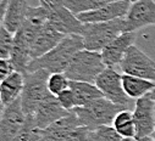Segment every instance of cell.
<instances>
[{"label": "cell", "instance_id": "4fadbf2b", "mask_svg": "<svg viewBox=\"0 0 155 141\" xmlns=\"http://www.w3.org/2000/svg\"><path fill=\"white\" fill-rule=\"evenodd\" d=\"M136 42V32H124L109 43L101 51V57L106 67L119 66L127 49Z\"/></svg>", "mask_w": 155, "mask_h": 141}, {"label": "cell", "instance_id": "e0dca14e", "mask_svg": "<svg viewBox=\"0 0 155 141\" xmlns=\"http://www.w3.org/2000/svg\"><path fill=\"white\" fill-rule=\"evenodd\" d=\"M81 123L74 114L73 111H71L67 116L60 118L59 121L54 122L50 124L48 128L42 129L44 140H50V141H62L70 131H72L74 128L80 127Z\"/></svg>", "mask_w": 155, "mask_h": 141}, {"label": "cell", "instance_id": "d590c367", "mask_svg": "<svg viewBox=\"0 0 155 141\" xmlns=\"http://www.w3.org/2000/svg\"><path fill=\"white\" fill-rule=\"evenodd\" d=\"M151 139L155 141V128H154V131H153V134H151Z\"/></svg>", "mask_w": 155, "mask_h": 141}, {"label": "cell", "instance_id": "7a4b0ae2", "mask_svg": "<svg viewBox=\"0 0 155 141\" xmlns=\"http://www.w3.org/2000/svg\"><path fill=\"white\" fill-rule=\"evenodd\" d=\"M105 67L99 51L82 49L73 55L64 73L70 80L94 83Z\"/></svg>", "mask_w": 155, "mask_h": 141}, {"label": "cell", "instance_id": "4316f807", "mask_svg": "<svg viewBox=\"0 0 155 141\" xmlns=\"http://www.w3.org/2000/svg\"><path fill=\"white\" fill-rule=\"evenodd\" d=\"M14 43V33L5 26L0 27V57H10Z\"/></svg>", "mask_w": 155, "mask_h": 141}, {"label": "cell", "instance_id": "484cf974", "mask_svg": "<svg viewBox=\"0 0 155 141\" xmlns=\"http://www.w3.org/2000/svg\"><path fill=\"white\" fill-rule=\"evenodd\" d=\"M70 79L66 77L64 72L60 73H50L48 78V90L54 96H58L60 92L70 88Z\"/></svg>", "mask_w": 155, "mask_h": 141}, {"label": "cell", "instance_id": "277c9868", "mask_svg": "<svg viewBox=\"0 0 155 141\" xmlns=\"http://www.w3.org/2000/svg\"><path fill=\"white\" fill-rule=\"evenodd\" d=\"M125 30V17L106 22L84 23L82 30L83 48L92 51H101L109 43Z\"/></svg>", "mask_w": 155, "mask_h": 141}, {"label": "cell", "instance_id": "836d02e7", "mask_svg": "<svg viewBox=\"0 0 155 141\" xmlns=\"http://www.w3.org/2000/svg\"><path fill=\"white\" fill-rule=\"evenodd\" d=\"M139 141H154V140L151 139V136H147V137H143V139H140Z\"/></svg>", "mask_w": 155, "mask_h": 141}, {"label": "cell", "instance_id": "1f68e13d", "mask_svg": "<svg viewBox=\"0 0 155 141\" xmlns=\"http://www.w3.org/2000/svg\"><path fill=\"white\" fill-rule=\"evenodd\" d=\"M4 110H5V105L3 103L2 96H0V118H2V116H3V112H4Z\"/></svg>", "mask_w": 155, "mask_h": 141}, {"label": "cell", "instance_id": "83f0119b", "mask_svg": "<svg viewBox=\"0 0 155 141\" xmlns=\"http://www.w3.org/2000/svg\"><path fill=\"white\" fill-rule=\"evenodd\" d=\"M91 136V129L84 125H80L74 128L72 131L68 133V135L62 141H89Z\"/></svg>", "mask_w": 155, "mask_h": 141}, {"label": "cell", "instance_id": "5b68a950", "mask_svg": "<svg viewBox=\"0 0 155 141\" xmlns=\"http://www.w3.org/2000/svg\"><path fill=\"white\" fill-rule=\"evenodd\" d=\"M49 72L45 69H37L25 76L23 89L21 94V105L26 116L34 114L35 110L49 95L48 78Z\"/></svg>", "mask_w": 155, "mask_h": 141}, {"label": "cell", "instance_id": "6da1fadb", "mask_svg": "<svg viewBox=\"0 0 155 141\" xmlns=\"http://www.w3.org/2000/svg\"><path fill=\"white\" fill-rule=\"evenodd\" d=\"M84 49L83 39L80 34H68L60 40L50 51L41 57L32 58L28 64V72H34L37 69H45L49 73L65 72L73 55Z\"/></svg>", "mask_w": 155, "mask_h": 141}, {"label": "cell", "instance_id": "d4e9b609", "mask_svg": "<svg viewBox=\"0 0 155 141\" xmlns=\"http://www.w3.org/2000/svg\"><path fill=\"white\" fill-rule=\"evenodd\" d=\"M122 136L111 124L99 125L91 130L89 141H120Z\"/></svg>", "mask_w": 155, "mask_h": 141}, {"label": "cell", "instance_id": "4dcf8cb0", "mask_svg": "<svg viewBox=\"0 0 155 141\" xmlns=\"http://www.w3.org/2000/svg\"><path fill=\"white\" fill-rule=\"evenodd\" d=\"M6 8H8V0H0V27L4 26Z\"/></svg>", "mask_w": 155, "mask_h": 141}, {"label": "cell", "instance_id": "8fae6325", "mask_svg": "<svg viewBox=\"0 0 155 141\" xmlns=\"http://www.w3.org/2000/svg\"><path fill=\"white\" fill-rule=\"evenodd\" d=\"M26 114L22 110L21 99H17L6 106L0 118V141H14L26 122Z\"/></svg>", "mask_w": 155, "mask_h": 141}, {"label": "cell", "instance_id": "603a6c76", "mask_svg": "<svg viewBox=\"0 0 155 141\" xmlns=\"http://www.w3.org/2000/svg\"><path fill=\"white\" fill-rule=\"evenodd\" d=\"M115 0H61V3L74 15L95 10Z\"/></svg>", "mask_w": 155, "mask_h": 141}, {"label": "cell", "instance_id": "ac0fdd59", "mask_svg": "<svg viewBox=\"0 0 155 141\" xmlns=\"http://www.w3.org/2000/svg\"><path fill=\"white\" fill-rule=\"evenodd\" d=\"M23 83H25V76L17 72V70H14L8 78H5L3 82H0V96H2L5 107L21 97Z\"/></svg>", "mask_w": 155, "mask_h": 141}, {"label": "cell", "instance_id": "3957f363", "mask_svg": "<svg viewBox=\"0 0 155 141\" xmlns=\"http://www.w3.org/2000/svg\"><path fill=\"white\" fill-rule=\"evenodd\" d=\"M125 107L116 105L106 97H99L84 106H77L72 111L78 118L81 125L88 127L91 130L105 124H112L114 118Z\"/></svg>", "mask_w": 155, "mask_h": 141}, {"label": "cell", "instance_id": "ffe728a7", "mask_svg": "<svg viewBox=\"0 0 155 141\" xmlns=\"http://www.w3.org/2000/svg\"><path fill=\"white\" fill-rule=\"evenodd\" d=\"M70 89L72 90L76 100V107L77 106H84L99 97H104L103 92L95 85V83L88 82H70Z\"/></svg>", "mask_w": 155, "mask_h": 141}, {"label": "cell", "instance_id": "5bb4252c", "mask_svg": "<svg viewBox=\"0 0 155 141\" xmlns=\"http://www.w3.org/2000/svg\"><path fill=\"white\" fill-rule=\"evenodd\" d=\"M71 111L65 110L60 105L56 96L50 94L35 110L33 118L34 123L39 129H45L54 122L59 121L60 118L67 116Z\"/></svg>", "mask_w": 155, "mask_h": 141}, {"label": "cell", "instance_id": "d6986e66", "mask_svg": "<svg viewBox=\"0 0 155 141\" xmlns=\"http://www.w3.org/2000/svg\"><path fill=\"white\" fill-rule=\"evenodd\" d=\"M28 6L29 5L27 4V0H8L4 26L11 33L15 34L22 26Z\"/></svg>", "mask_w": 155, "mask_h": 141}, {"label": "cell", "instance_id": "9c48e42d", "mask_svg": "<svg viewBox=\"0 0 155 141\" xmlns=\"http://www.w3.org/2000/svg\"><path fill=\"white\" fill-rule=\"evenodd\" d=\"M133 119L137 140L151 136L155 128V102L151 99L150 92L137 99L133 110Z\"/></svg>", "mask_w": 155, "mask_h": 141}, {"label": "cell", "instance_id": "7402d4cb", "mask_svg": "<svg viewBox=\"0 0 155 141\" xmlns=\"http://www.w3.org/2000/svg\"><path fill=\"white\" fill-rule=\"evenodd\" d=\"M114 128L122 137H136V124L133 119V112L128 108L121 110L112 122Z\"/></svg>", "mask_w": 155, "mask_h": 141}, {"label": "cell", "instance_id": "74e56055", "mask_svg": "<svg viewBox=\"0 0 155 141\" xmlns=\"http://www.w3.org/2000/svg\"><path fill=\"white\" fill-rule=\"evenodd\" d=\"M128 2L132 4V3H134V2H138V0H128Z\"/></svg>", "mask_w": 155, "mask_h": 141}, {"label": "cell", "instance_id": "44dd1931", "mask_svg": "<svg viewBox=\"0 0 155 141\" xmlns=\"http://www.w3.org/2000/svg\"><path fill=\"white\" fill-rule=\"evenodd\" d=\"M122 86L130 99L137 100V99L149 94L155 88V82L124 73L122 74Z\"/></svg>", "mask_w": 155, "mask_h": 141}, {"label": "cell", "instance_id": "cb8c5ba5", "mask_svg": "<svg viewBox=\"0 0 155 141\" xmlns=\"http://www.w3.org/2000/svg\"><path fill=\"white\" fill-rule=\"evenodd\" d=\"M14 141H44L43 131L35 125L33 114L26 117L25 125L14 139Z\"/></svg>", "mask_w": 155, "mask_h": 141}, {"label": "cell", "instance_id": "30bf717a", "mask_svg": "<svg viewBox=\"0 0 155 141\" xmlns=\"http://www.w3.org/2000/svg\"><path fill=\"white\" fill-rule=\"evenodd\" d=\"M149 26H155V2L138 0L132 3L125 16L124 32H137Z\"/></svg>", "mask_w": 155, "mask_h": 141}, {"label": "cell", "instance_id": "52a82bcc", "mask_svg": "<svg viewBox=\"0 0 155 141\" xmlns=\"http://www.w3.org/2000/svg\"><path fill=\"white\" fill-rule=\"evenodd\" d=\"M48 23L64 35L82 34L84 23H82L72 11H70L61 0H51L48 3Z\"/></svg>", "mask_w": 155, "mask_h": 141}, {"label": "cell", "instance_id": "2e32d148", "mask_svg": "<svg viewBox=\"0 0 155 141\" xmlns=\"http://www.w3.org/2000/svg\"><path fill=\"white\" fill-rule=\"evenodd\" d=\"M64 37L65 35L62 33L58 32L47 22L45 26L37 34V37L34 38L31 45V57L37 58L43 56L44 54L50 51L54 46H56Z\"/></svg>", "mask_w": 155, "mask_h": 141}, {"label": "cell", "instance_id": "f546056e", "mask_svg": "<svg viewBox=\"0 0 155 141\" xmlns=\"http://www.w3.org/2000/svg\"><path fill=\"white\" fill-rule=\"evenodd\" d=\"M15 70L9 57H0V82L8 78Z\"/></svg>", "mask_w": 155, "mask_h": 141}, {"label": "cell", "instance_id": "d6a6232c", "mask_svg": "<svg viewBox=\"0 0 155 141\" xmlns=\"http://www.w3.org/2000/svg\"><path fill=\"white\" fill-rule=\"evenodd\" d=\"M120 141H139V140H137L136 137H122Z\"/></svg>", "mask_w": 155, "mask_h": 141}, {"label": "cell", "instance_id": "8992f818", "mask_svg": "<svg viewBox=\"0 0 155 141\" xmlns=\"http://www.w3.org/2000/svg\"><path fill=\"white\" fill-rule=\"evenodd\" d=\"M119 67L125 74L155 82V61L134 44L127 49Z\"/></svg>", "mask_w": 155, "mask_h": 141}, {"label": "cell", "instance_id": "f1b7e54d", "mask_svg": "<svg viewBox=\"0 0 155 141\" xmlns=\"http://www.w3.org/2000/svg\"><path fill=\"white\" fill-rule=\"evenodd\" d=\"M58 100L60 102V105L67 111H72L76 107V100H74V95L72 92V90L68 88L66 90H64L62 92H60L58 96Z\"/></svg>", "mask_w": 155, "mask_h": 141}, {"label": "cell", "instance_id": "e575fe53", "mask_svg": "<svg viewBox=\"0 0 155 141\" xmlns=\"http://www.w3.org/2000/svg\"><path fill=\"white\" fill-rule=\"evenodd\" d=\"M150 96H151V99H153V100H154V102H155V88L150 91Z\"/></svg>", "mask_w": 155, "mask_h": 141}, {"label": "cell", "instance_id": "7c38bea8", "mask_svg": "<svg viewBox=\"0 0 155 141\" xmlns=\"http://www.w3.org/2000/svg\"><path fill=\"white\" fill-rule=\"evenodd\" d=\"M131 3L128 0H115L107 3L95 10L87 11L76 15L82 23H93V22H106L116 18H122L126 16Z\"/></svg>", "mask_w": 155, "mask_h": 141}, {"label": "cell", "instance_id": "9a60e30c", "mask_svg": "<svg viewBox=\"0 0 155 141\" xmlns=\"http://www.w3.org/2000/svg\"><path fill=\"white\" fill-rule=\"evenodd\" d=\"M9 58L15 70L22 73L23 76L28 73V64L32 60L31 44L20 29L14 34V43H12V49Z\"/></svg>", "mask_w": 155, "mask_h": 141}, {"label": "cell", "instance_id": "ba28073f", "mask_svg": "<svg viewBox=\"0 0 155 141\" xmlns=\"http://www.w3.org/2000/svg\"><path fill=\"white\" fill-rule=\"evenodd\" d=\"M94 83L104 97L125 108L130 107V97L122 86V74H120L115 67H105Z\"/></svg>", "mask_w": 155, "mask_h": 141}, {"label": "cell", "instance_id": "8d00e7d4", "mask_svg": "<svg viewBox=\"0 0 155 141\" xmlns=\"http://www.w3.org/2000/svg\"><path fill=\"white\" fill-rule=\"evenodd\" d=\"M39 2H45V3H51V0H39Z\"/></svg>", "mask_w": 155, "mask_h": 141}]
</instances>
